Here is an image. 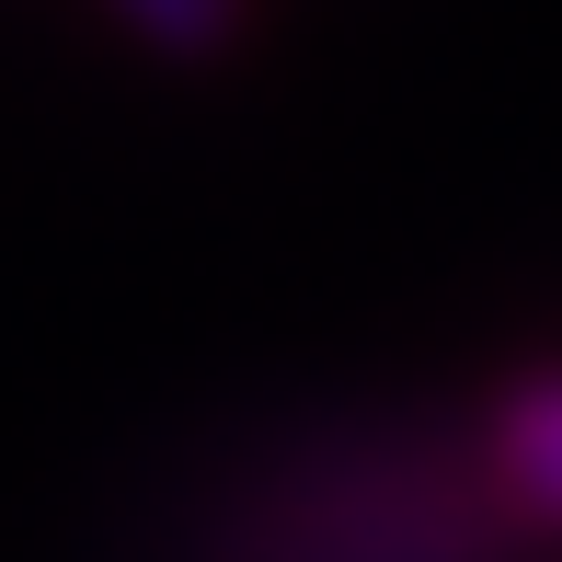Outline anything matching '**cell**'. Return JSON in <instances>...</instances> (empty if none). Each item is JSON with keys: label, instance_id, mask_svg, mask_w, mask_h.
Listing matches in <instances>:
<instances>
[{"label": "cell", "instance_id": "obj_1", "mask_svg": "<svg viewBox=\"0 0 562 562\" xmlns=\"http://www.w3.org/2000/svg\"><path fill=\"white\" fill-rule=\"evenodd\" d=\"M528 517L471 425L334 414L218 459L161 528V562H528Z\"/></svg>", "mask_w": 562, "mask_h": 562}, {"label": "cell", "instance_id": "obj_2", "mask_svg": "<svg viewBox=\"0 0 562 562\" xmlns=\"http://www.w3.org/2000/svg\"><path fill=\"white\" fill-rule=\"evenodd\" d=\"M482 471L505 482V505L528 517V540H562V368H517L471 414Z\"/></svg>", "mask_w": 562, "mask_h": 562}, {"label": "cell", "instance_id": "obj_3", "mask_svg": "<svg viewBox=\"0 0 562 562\" xmlns=\"http://www.w3.org/2000/svg\"><path fill=\"white\" fill-rule=\"evenodd\" d=\"M104 23L126 46H149V58H172V69H218V58L252 46L265 0H104Z\"/></svg>", "mask_w": 562, "mask_h": 562}]
</instances>
